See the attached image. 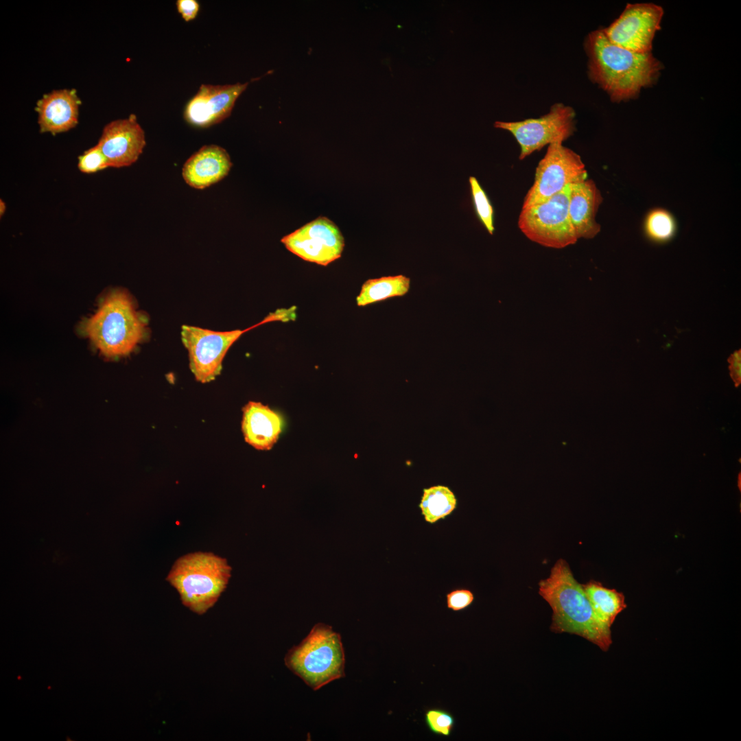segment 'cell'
<instances>
[{
  "label": "cell",
  "instance_id": "obj_10",
  "mask_svg": "<svg viewBox=\"0 0 741 741\" xmlns=\"http://www.w3.org/2000/svg\"><path fill=\"white\" fill-rule=\"evenodd\" d=\"M663 14L662 8L654 3L627 4L620 16L602 30L615 45L635 53H649Z\"/></svg>",
  "mask_w": 741,
  "mask_h": 741
},
{
  "label": "cell",
  "instance_id": "obj_1",
  "mask_svg": "<svg viewBox=\"0 0 741 741\" xmlns=\"http://www.w3.org/2000/svg\"><path fill=\"white\" fill-rule=\"evenodd\" d=\"M590 79L605 91L612 102L635 97L652 84L661 69L651 52L631 51L611 43L602 30L591 32L585 41Z\"/></svg>",
  "mask_w": 741,
  "mask_h": 741
},
{
  "label": "cell",
  "instance_id": "obj_19",
  "mask_svg": "<svg viewBox=\"0 0 741 741\" xmlns=\"http://www.w3.org/2000/svg\"><path fill=\"white\" fill-rule=\"evenodd\" d=\"M410 286V279L403 274L370 279L362 285L356 298L359 307L380 302L392 297L403 296Z\"/></svg>",
  "mask_w": 741,
  "mask_h": 741
},
{
  "label": "cell",
  "instance_id": "obj_8",
  "mask_svg": "<svg viewBox=\"0 0 741 741\" xmlns=\"http://www.w3.org/2000/svg\"><path fill=\"white\" fill-rule=\"evenodd\" d=\"M587 172L580 155L562 142L548 145L536 168L534 183L522 207L545 200L572 184L586 180Z\"/></svg>",
  "mask_w": 741,
  "mask_h": 741
},
{
  "label": "cell",
  "instance_id": "obj_21",
  "mask_svg": "<svg viewBox=\"0 0 741 741\" xmlns=\"http://www.w3.org/2000/svg\"><path fill=\"white\" fill-rule=\"evenodd\" d=\"M647 236L656 242H664L674 235L676 224L672 215L667 211L657 209L651 211L645 220Z\"/></svg>",
  "mask_w": 741,
  "mask_h": 741
},
{
  "label": "cell",
  "instance_id": "obj_18",
  "mask_svg": "<svg viewBox=\"0 0 741 741\" xmlns=\"http://www.w3.org/2000/svg\"><path fill=\"white\" fill-rule=\"evenodd\" d=\"M582 586L598 618L611 628L618 615L626 607L623 593L593 580Z\"/></svg>",
  "mask_w": 741,
  "mask_h": 741
},
{
  "label": "cell",
  "instance_id": "obj_25",
  "mask_svg": "<svg viewBox=\"0 0 741 741\" xmlns=\"http://www.w3.org/2000/svg\"><path fill=\"white\" fill-rule=\"evenodd\" d=\"M474 600L473 592L468 589H456L446 594V603L449 609L459 611L469 607Z\"/></svg>",
  "mask_w": 741,
  "mask_h": 741
},
{
  "label": "cell",
  "instance_id": "obj_20",
  "mask_svg": "<svg viewBox=\"0 0 741 741\" xmlns=\"http://www.w3.org/2000/svg\"><path fill=\"white\" fill-rule=\"evenodd\" d=\"M457 503L456 496L449 486L437 484L423 489L419 508L424 520L433 524L450 515Z\"/></svg>",
  "mask_w": 741,
  "mask_h": 741
},
{
  "label": "cell",
  "instance_id": "obj_11",
  "mask_svg": "<svg viewBox=\"0 0 741 741\" xmlns=\"http://www.w3.org/2000/svg\"><path fill=\"white\" fill-rule=\"evenodd\" d=\"M285 248L302 259L326 266L339 259L344 239L337 225L325 217H319L284 236Z\"/></svg>",
  "mask_w": 741,
  "mask_h": 741
},
{
  "label": "cell",
  "instance_id": "obj_12",
  "mask_svg": "<svg viewBox=\"0 0 741 741\" xmlns=\"http://www.w3.org/2000/svg\"><path fill=\"white\" fill-rule=\"evenodd\" d=\"M248 83L202 84L186 104L184 117L189 124L207 128L218 124L231 113L235 103Z\"/></svg>",
  "mask_w": 741,
  "mask_h": 741
},
{
  "label": "cell",
  "instance_id": "obj_6",
  "mask_svg": "<svg viewBox=\"0 0 741 741\" xmlns=\"http://www.w3.org/2000/svg\"><path fill=\"white\" fill-rule=\"evenodd\" d=\"M569 186L544 201L522 207L517 224L531 241L545 247L563 248L578 239L568 214Z\"/></svg>",
  "mask_w": 741,
  "mask_h": 741
},
{
  "label": "cell",
  "instance_id": "obj_22",
  "mask_svg": "<svg viewBox=\"0 0 741 741\" xmlns=\"http://www.w3.org/2000/svg\"><path fill=\"white\" fill-rule=\"evenodd\" d=\"M469 185L471 198L477 217L487 231L493 235L494 226V209L485 191L474 176H470Z\"/></svg>",
  "mask_w": 741,
  "mask_h": 741
},
{
  "label": "cell",
  "instance_id": "obj_14",
  "mask_svg": "<svg viewBox=\"0 0 741 741\" xmlns=\"http://www.w3.org/2000/svg\"><path fill=\"white\" fill-rule=\"evenodd\" d=\"M80 103L75 89L54 90L45 94L35 108L40 132L56 134L74 128L78 122Z\"/></svg>",
  "mask_w": 741,
  "mask_h": 741
},
{
  "label": "cell",
  "instance_id": "obj_23",
  "mask_svg": "<svg viewBox=\"0 0 741 741\" xmlns=\"http://www.w3.org/2000/svg\"><path fill=\"white\" fill-rule=\"evenodd\" d=\"M424 721L428 729L435 735L449 737L455 725L453 714L441 708H430L424 714Z\"/></svg>",
  "mask_w": 741,
  "mask_h": 741
},
{
  "label": "cell",
  "instance_id": "obj_9",
  "mask_svg": "<svg viewBox=\"0 0 741 741\" xmlns=\"http://www.w3.org/2000/svg\"><path fill=\"white\" fill-rule=\"evenodd\" d=\"M228 331H215L194 326L183 325L181 339L188 351L189 366L197 381L207 383L221 372L223 359L231 346L247 331L257 327Z\"/></svg>",
  "mask_w": 741,
  "mask_h": 741
},
{
  "label": "cell",
  "instance_id": "obj_3",
  "mask_svg": "<svg viewBox=\"0 0 741 741\" xmlns=\"http://www.w3.org/2000/svg\"><path fill=\"white\" fill-rule=\"evenodd\" d=\"M91 342L105 357L129 355L145 333V322L128 294L114 290L102 301L83 327Z\"/></svg>",
  "mask_w": 741,
  "mask_h": 741
},
{
  "label": "cell",
  "instance_id": "obj_24",
  "mask_svg": "<svg viewBox=\"0 0 741 741\" xmlns=\"http://www.w3.org/2000/svg\"><path fill=\"white\" fill-rule=\"evenodd\" d=\"M78 167L84 174H93L109 167L107 160L97 144L78 156Z\"/></svg>",
  "mask_w": 741,
  "mask_h": 741
},
{
  "label": "cell",
  "instance_id": "obj_5",
  "mask_svg": "<svg viewBox=\"0 0 741 741\" xmlns=\"http://www.w3.org/2000/svg\"><path fill=\"white\" fill-rule=\"evenodd\" d=\"M285 666L307 685L316 690L345 676V655L341 636L322 623L285 657Z\"/></svg>",
  "mask_w": 741,
  "mask_h": 741
},
{
  "label": "cell",
  "instance_id": "obj_17",
  "mask_svg": "<svg viewBox=\"0 0 741 741\" xmlns=\"http://www.w3.org/2000/svg\"><path fill=\"white\" fill-rule=\"evenodd\" d=\"M282 425L281 416L259 402L250 401L243 408L244 438L257 449H270L279 438Z\"/></svg>",
  "mask_w": 741,
  "mask_h": 741
},
{
  "label": "cell",
  "instance_id": "obj_7",
  "mask_svg": "<svg viewBox=\"0 0 741 741\" xmlns=\"http://www.w3.org/2000/svg\"><path fill=\"white\" fill-rule=\"evenodd\" d=\"M574 108L562 103L552 105L550 111L539 117L519 121L494 123V127L510 132L520 146L519 158L524 159L545 145L563 142L575 131Z\"/></svg>",
  "mask_w": 741,
  "mask_h": 741
},
{
  "label": "cell",
  "instance_id": "obj_27",
  "mask_svg": "<svg viewBox=\"0 0 741 741\" xmlns=\"http://www.w3.org/2000/svg\"><path fill=\"white\" fill-rule=\"evenodd\" d=\"M729 362L730 375L738 386L741 382V351H736L728 359Z\"/></svg>",
  "mask_w": 741,
  "mask_h": 741
},
{
  "label": "cell",
  "instance_id": "obj_26",
  "mask_svg": "<svg viewBox=\"0 0 741 741\" xmlns=\"http://www.w3.org/2000/svg\"><path fill=\"white\" fill-rule=\"evenodd\" d=\"M178 12L185 21L193 20L200 10V5L196 0H178L176 1Z\"/></svg>",
  "mask_w": 741,
  "mask_h": 741
},
{
  "label": "cell",
  "instance_id": "obj_16",
  "mask_svg": "<svg viewBox=\"0 0 741 741\" xmlns=\"http://www.w3.org/2000/svg\"><path fill=\"white\" fill-rule=\"evenodd\" d=\"M231 166L226 150L215 145H204L187 160L182 174L187 184L202 189L223 179Z\"/></svg>",
  "mask_w": 741,
  "mask_h": 741
},
{
  "label": "cell",
  "instance_id": "obj_15",
  "mask_svg": "<svg viewBox=\"0 0 741 741\" xmlns=\"http://www.w3.org/2000/svg\"><path fill=\"white\" fill-rule=\"evenodd\" d=\"M568 214L575 235L579 238H593L600 225L596 215L602 198L595 183L590 179L569 185Z\"/></svg>",
  "mask_w": 741,
  "mask_h": 741
},
{
  "label": "cell",
  "instance_id": "obj_13",
  "mask_svg": "<svg viewBox=\"0 0 741 741\" xmlns=\"http://www.w3.org/2000/svg\"><path fill=\"white\" fill-rule=\"evenodd\" d=\"M109 167H128L135 163L146 145L145 132L136 115L114 120L103 128L97 143Z\"/></svg>",
  "mask_w": 741,
  "mask_h": 741
},
{
  "label": "cell",
  "instance_id": "obj_2",
  "mask_svg": "<svg viewBox=\"0 0 741 741\" xmlns=\"http://www.w3.org/2000/svg\"><path fill=\"white\" fill-rule=\"evenodd\" d=\"M539 587V593L553 611L552 631L577 635L608 650L612 644L611 628L598 618L565 560L556 561Z\"/></svg>",
  "mask_w": 741,
  "mask_h": 741
},
{
  "label": "cell",
  "instance_id": "obj_28",
  "mask_svg": "<svg viewBox=\"0 0 741 741\" xmlns=\"http://www.w3.org/2000/svg\"><path fill=\"white\" fill-rule=\"evenodd\" d=\"M5 210H6V204H5V203L2 200H0V216L1 217H2V215H3V214L5 212Z\"/></svg>",
  "mask_w": 741,
  "mask_h": 741
},
{
  "label": "cell",
  "instance_id": "obj_4",
  "mask_svg": "<svg viewBox=\"0 0 741 741\" xmlns=\"http://www.w3.org/2000/svg\"><path fill=\"white\" fill-rule=\"evenodd\" d=\"M231 573L225 558L211 552H197L178 558L166 579L177 590L184 606L202 615L225 590Z\"/></svg>",
  "mask_w": 741,
  "mask_h": 741
}]
</instances>
